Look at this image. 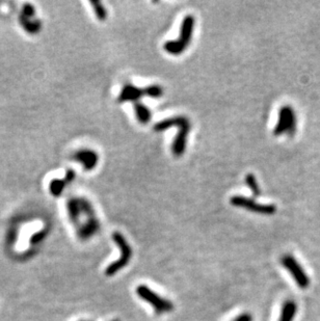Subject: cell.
I'll return each instance as SVG.
<instances>
[{"mask_svg":"<svg viewBox=\"0 0 320 321\" xmlns=\"http://www.w3.org/2000/svg\"><path fill=\"white\" fill-rule=\"evenodd\" d=\"M172 127H176L179 129L178 134L176 135L173 146H172V152L176 157H180L184 154L187 145V137L188 133L190 131V122L186 117L180 116L175 118L165 119L163 121H160L156 123L153 127V130L155 132H162L166 129H169Z\"/></svg>","mask_w":320,"mask_h":321,"instance_id":"cell-1","label":"cell"},{"mask_svg":"<svg viewBox=\"0 0 320 321\" xmlns=\"http://www.w3.org/2000/svg\"><path fill=\"white\" fill-rule=\"evenodd\" d=\"M195 23L196 19L194 16L187 15L184 17L181 28H180V35L178 40L175 41H167L163 45V49L165 52L172 55H180L189 45L191 41V37H193V32L195 29Z\"/></svg>","mask_w":320,"mask_h":321,"instance_id":"cell-2","label":"cell"},{"mask_svg":"<svg viewBox=\"0 0 320 321\" xmlns=\"http://www.w3.org/2000/svg\"><path fill=\"white\" fill-rule=\"evenodd\" d=\"M113 239H114L115 243L118 245V247L120 248L121 257L117 261L110 264L108 266V268L105 269V274L108 276H113L118 271L125 268L128 264H129V262L131 260V257H132L131 246L129 245V243L127 242V240L125 239V237L120 232H115L113 234Z\"/></svg>","mask_w":320,"mask_h":321,"instance_id":"cell-3","label":"cell"},{"mask_svg":"<svg viewBox=\"0 0 320 321\" xmlns=\"http://www.w3.org/2000/svg\"><path fill=\"white\" fill-rule=\"evenodd\" d=\"M136 294L143 299V301H145L149 305H151L157 314L167 313L173 311L174 309L172 303L163 298L162 296L158 295L156 292H154L152 289H150L146 285H139L136 288Z\"/></svg>","mask_w":320,"mask_h":321,"instance_id":"cell-4","label":"cell"},{"mask_svg":"<svg viewBox=\"0 0 320 321\" xmlns=\"http://www.w3.org/2000/svg\"><path fill=\"white\" fill-rule=\"evenodd\" d=\"M282 264L283 266L290 272L294 281L296 282L297 286L305 289L310 285V279L307 275L306 271L302 267V265L296 261L293 256L285 255L282 257Z\"/></svg>","mask_w":320,"mask_h":321,"instance_id":"cell-5","label":"cell"},{"mask_svg":"<svg viewBox=\"0 0 320 321\" xmlns=\"http://www.w3.org/2000/svg\"><path fill=\"white\" fill-rule=\"evenodd\" d=\"M231 205L246 209L248 211L255 212V213H260V214H265V216H271V214L275 213L276 208L274 205H266V204H258L256 203L254 200H251L245 197L241 196H235L232 197L230 200Z\"/></svg>","mask_w":320,"mask_h":321,"instance_id":"cell-6","label":"cell"},{"mask_svg":"<svg viewBox=\"0 0 320 321\" xmlns=\"http://www.w3.org/2000/svg\"><path fill=\"white\" fill-rule=\"evenodd\" d=\"M74 159L79 161L85 170H92L97 166L99 156L92 150H81L74 155Z\"/></svg>","mask_w":320,"mask_h":321,"instance_id":"cell-7","label":"cell"},{"mask_svg":"<svg viewBox=\"0 0 320 321\" xmlns=\"http://www.w3.org/2000/svg\"><path fill=\"white\" fill-rule=\"evenodd\" d=\"M143 96H146L145 89L136 88V87H134V85H131V84H126L121 91V94L119 96L118 101L120 103L127 102V101H131V102L135 101L136 102Z\"/></svg>","mask_w":320,"mask_h":321,"instance_id":"cell-8","label":"cell"},{"mask_svg":"<svg viewBox=\"0 0 320 321\" xmlns=\"http://www.w3.org/2000/svg\"><path fill=\"white\" fill-rule=\"evenodd\" d=\"M288 109L289 105H286L283 106L279 112V120L273 130V134L275 136H280L288 130Z\"/></svg>","mask_w":320,"mask_h":321,"instance_id":"cell-9","label":"cell"},{"mask_svg":"<svg viewBox=\"0 0 320 321\" xmlns=\"http://www.w3.org/2000/svg\"><path fill=\"white\" fill-rule=\"evenodd\" d=\"M134 112H135L136 118H137L139 123L145 125V124H148L149 122H150L152 115H151L150 110H149L145 104H143L140 102H135L134 103Z\"/></svg>","mask_w":320,"mask_h":321,"instance_id":"cell-10","label":"cell"},{"mask_svg":"<svg viewBox=\"0 0 320 321\" xmlns=\"http://www.w3.org/2000/svg\"><path fill=\"white\" fill-rule=\"evenodd\" d=\"M296 311H297V307L294 302H291V301L286 302L283 305L279 321H293Z\"/></svg>","mask_w":320,"mask_h":321,"instance_id":"cell-11","label":"cell"},{"mask_svg":"<svg viewBox=\"0 0 320 321\" xmlns=\"http://www.w3.org/2000/svg\"><path fill=\"white\" fill-rule=\"evenodd\" d=\"M245 183L248 186V188L252 190L254 197H259L261 195V189L257 182V179L253 174H247L245 177Z\"/></svg>","mask_w":320,"mask_h":321,"instance_id":"cell-12","label":"cell"},{"mask_svg":"<svg viewBox=\"0 0 320 321\" xmlns=\"http://www.w3.org/2000/svg\"><path fill=\"white\" fill-rule=\"evenodd\" d=\"M296 125H297L296 114H295L292 107L289 106V109H288V130H287V133L289 136H293L295 134Z\"/></svg>","mask_w":320,"mask_h":321,"instance_id":"cell-13","label":"cell"},{"mask_svg":"<svg viewBox=\"0 0 320 321\" xmlns=\"http://www.w3.org/2000/svg\"><path fill=\"white\" fill-rule=\"evenodd\" d=\"M91 5L94 8V12L98 18L99 21H105L106 18H108V12H106L104 6L102 5V3L98 2V0H92Z\"/></svg>","mask_w":320,"mask_h":321,"instance_id":"cell-14","label":"cell"},{"mask_svg":"<svg viewBox=\"0 0 320 321\" xmlns=\"http://www.w3.org/2000/svg\"><path fill=\"white\" fill-rule=\"evenodd\" d=\"M145 95L151 98H160L163 95V89L158 84H153L145 89Z\"/></svg>","mask_w":320,"mask_h":321,"instance_id":"cell-15","label":"cell"},{"mask_svg":"<svg viewBox=\"0 0 320 321\" xmlns=\"http://www.w3.org/2000/svg\"><path fill=\"white\" fill-rule=\"evenodd\" d=\"M66 180L65 181H60V180H55L52 182L51 184V192L54 196H59L61 194V191L65 187L66 184Z\"/></svg>","mask_w":320,"mask_h":321,"instance_id":"cell-16","label":"cell"},{"mask_svg":"<svg viewBox=\"0 0 320 321\" xmlns=\"http://www.w3.org/2000/svg\"><path fill=\"white\" fill-rule=\"evenodd\" d=\"M45 237V232H40L35 235H33V236L31 237V243L34 244V243H38L40 241H42V239Z\"/></svg>","mask_w":320,"mask_h":321,"instance_id":"cell-17","label":"cell"},{"mask_svg":"<svg viewBox=\"0 0 320 321\" xmlns=\"http://www.w3.org/2000/svg\"><path fill=\"white\" fill-rule=\"evenodd\" d=\"M233 321H253V317L248 313H243V314H240L236 319H234Z\"/></svg>","mask_w":320,"mask_h":321,"instance_id":"cell-18","label":"cell"}]
</instances>
